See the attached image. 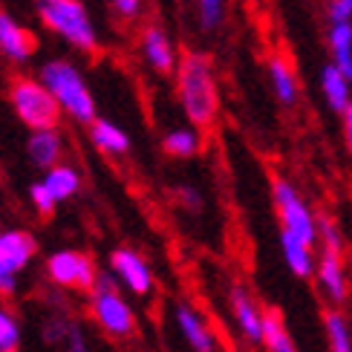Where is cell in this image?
Listing matches in <instances>:
<instances>
[{
    "mask_svg": "<svg viewBox=\"0 0 352 352\" xmlns=\"http://www.w3.org/2000/svg\"><path fill=\"white\" fill-rule=\"evenodd\" d=\"M176 93L190 127H211L219 113L214 61L205 52H185L176 67Z\"/></svg>",
    "mask_w": 352,
    "mask_h": 352,
    "instance_id": "cell-1",
    "label": "cell"
},
{
    "mask_svg": "<svg viewBox=\"0 0 352 352\" xmlns=\"http://www.w3.org/2000/svg\"><path fill=\"white\" fill-rule=\"evenodd\" d=\"M228 300H231V315L237 320V329L243 332V338L248 344H263V315H266V309H260L257 300L240 283L231 286Z\"/></svg>",
    "mask_w": 352,
    "mask_h": 352,
    "instance_id": "cell-11",
    "label": "cell"
},
{
    "mask_svg": "<svg viewBox=\"0 0 352 352\" xmlns=\"http://www.w3.org/2000/svg\"><path fill=\"white\" fill-rule=\"evenodd\" d=\"M110 272L122 286H127L133 295L144 298L153 289V272L139 252L133 248H116L110 254Z\"/></svg>",
    "mask_w": 352,
    "mask_h": 352,
    "instance_id": "cell-9",
    "label": "cell"
},
{
    "mask_svg": "<svg viewBox=\"0 0 352 352\" xmlns=\"http://www.w3.org/2000/svg\"><path fill=\"white\" fill-rule=\"evenodd\" d=\"M41 84L52 93L64 116H69L72 122L90 127L96 116V96L90 90V84L81 76V69L69 61V58H50L38 69Z\"/></svg>",
    "mask_w": 352,
    "mask_h": 352,
    "instance_id": "cell-2",
    "label": "cell"
},
{
    "mask_svg": "<svg viewBox=\"0 0 352 352\" xmlns=\"http://www.w3.org/2000/svg\"><path fill=\"white\" fill-rule=\"evenodd\" d=\"M26 156L35 168L50 170L55 165H61L64 156V139L58 130H41V133H29L26 139Z\"/></svg>",
    "mask_w": 352,
    "mask_h": 352,
    "instance_id": "cell-15",
    "label": "cell"
},
{
    "mask_svg": "<svg viewBox=\"0 0 352 352\" xmlns=\"http://www.w3.org/2000/svg\"><path fill=\"white\" fill-rule=\"evenodd\" d=\"M9 104L14 116L21 119L29 133H41V130H58L61 124V107L52 98V93L41 84V78H26L18 76L9 84Z\"/></svg>",
    "mask_w": 352,
    "mask_h": 352,
    "instance_id": "cell-4",
    "label": "cell"
},
{
    "mask_svg": "<svg viewBox=\"0 0 352 352\" xmlns=\"http://www.w3.org/2000/svg\"><path fill=\"white\" fill-rule=\"evenodd\" d=\"M90 139L93 144L101 151V153H107V156H124L130 151V133L124 127H119L116 122L110 119H98L90 124Z\"/></svg>",
    "mask_w": 352,
    "mask_h": 352,
    "instance_id": "cell-19",
    "label": "cell"
},
{
    "mask_svg": "<svg viewBox=\"0 0 352 352\" xmlns=\"http://www.w3.org/2000/svg\"><path fill=\"white\" fill-rule=\"evenodd\" d=\"M173 318H176V327H179L185 344L194 352H217V338L211 327L205 324V318L190 303H176Z\"/></svg>",
    "mask_w": 352,
    "mask_h": 352,
    "instance_id": "cell-13",
    "label": "cell"
},
{
    "mask_svg": "<svg viewBox=\"0 0 352 352\" xmlns=\"http://www.w3.org/2000/svg\"><path fill=\"white\" fill-rule=\"evenodd\" d=\"M202 148V136L197 127H173L162 136V151L168 156H176V159H190L197 156Z\"/></svg>",
    "mask_w": 352,
    "mask_h": 352,
    "instance_id": "cell-22",
    "label": "cell"
},
{
    "mask_svg": "<svg viewBox=\"0 0 352 352\" xmlns=\"http://www.w3.org/2000/svg\"><path fill=\"white\" fill-rule=\"evenodd\" d=\"M110 6H113V12L119 14V18L133 21V18H139V14H142L144 0H110Z\"/></svg>",
    "mask_w": 352,
    "mask_h": 352,
    "instance_id": "cell-29",
    "label": "cell"
},
{
    "mask_svg": "<svg viewBox=\"0 0 352 352\" xmlns=\"http://www.w3.org/2000/svg\"><path fill=\"white\" fill-rule=\"evenodd\" d=\"M269 81H272V93H274V98L280 101L283 107L298 104L300 87H298L295 69H292V64L286 61V58H280V55L269 58Z\"/></svg>",
    "mask_w": 352,
    "mask_h": 352,
    "instance_id": "cell-18",
    "label": "cell"
},
{
    "mask_svg": "<svg viewBox=\"0 0 352 352\" xmlns=\"http://www.w3.org/2000/svg\"><path fill=\"white\" fill-rule=\"evenodd\" d=\"M67 332H69V324L67 320H50L47 327H43V341H50V344H55V341H61V338H67Z\"/></svg>",
    "mask_w": 352,
    "mask_h": 352,
    "instance_id": "cell-31",
    "label": "cell"
},
{
    "mask_svg": "<svg viewBox=\"0 0 352 352\" xmlns=\"http://www.w3.org/2000/svg\"><path fill=\"white\" fill-rule=\"evenodd\" d=\"M349 87L352 81L344 76V72L338 67H332L327 64L324 69H320V93H324V101H327V107L332 113H338L344 116L346 107L352 104V93H349Z\"/></svg>",
    "mask_w": 352,
    "mask_h": 352,
    "instance_id": "cell-17",
    "label": "cell"
},
{
    "mask_svg": "<svg viewBox=\"0 0 352 352\" xmlns=\"http://www.w3.org/2000/svg\"><path fill=\"white\" fill-rule=\"evenodd\" d=\"M327 18H329V26L332 23H352V0H329Z\"/></svg>",
    "mask_w": 352,
    "mask_h": 352,
    "instance_id": "cell-28",
    "label": "cell"
},
{
    "mask_svg": "<svg viewBox=\"0 0 352 352\" xmlns=\"http://www.w3.org/2000/svg\"><path fill=\"white\" fill-rule=\"evenodd\" d=\"M41 182L47 185V190L55 197V202H67V199H72L81 190V173H78L76 165L61 162V165H55L50 170H43Z\"/></svg>",
    "mask_w": 352,
    "mask_h": 352,
    "instance_id": "cell-20",
    "label": "cell"
},
{
    "mask_svg": "<svg viewBox=\"0 0 352 352\" xmlns=\"http://www.w3.org/2000/svg\"><path fill=\"white\" fill-rule=\"evenodd\" d=\"M139 50L142 58L148 61V67L159 76H176V67H179V55H176V47L170 35L165 32L162 26H144L142 35H139Z\"/></svg>",
    "mask_w": 352,
    "mask_h": 352,
    "instance_id": "cell-10",
    "label": "cell"
},
{
    "mask_svg": "<svg viewBox=\"0 0 352 352\" xmlns=\"http://www.w3.org/2000/svg\"><path fill=\"white\" fill-rule=\"evenodd\" d=\"M38 254V243L23 228L0 231V295H14L18 274L32 263Z\"/></svg>",
    "mask_w": 352,
    "mask_h": 352,
    "instance_id": "cell-7",
    "label": "cell"
},
{
    "mask_svg": "<svg viewBox=\"0 0 352 352\" xmlns=\"http://www.w3.org/2000/svg\"><path fill=\"white\" fill-rule=\"evenodd\" d=\"M228 3L226 0H197V21L202 32H217L226 23Z\"/></svg>",
    "mask_w": 352,
    "mask_h": 352,
    "instance_id": "cell-25",
    "label": "cell"
},
{
    "mask_svg": "<svg viewBox=\"0 0 352 352\" xmlns=\"http://www.w3.org/2000/svg\"><path fill=\"white\" fill-rule=\"evenodd\" d=\"M18 344H21L18 318L0 306V352H18Z\"/></svg>",
    "mask_w": 352,
    "mask_h": 352,
    "instance_id": "cell-26",
    "label": "cell"
},
{
    "mask_svg": "<svg viewBox=\"0 0 352 352\" xmlns=\"http://www.w3.org/2000/svg\"><path fill=\"white\" fill-rule=\"evenodd\" d=\"M327 41H329V55H332L329 64L338 67L352 81V23H332Z\"/></svg>",
    "mask_w": 352,
    "mask_h": 352,
    "instance_id": "cell-21",
    "label": "cell"
},
{
    "mask_svg": "<svg viewBox=\"0 0 352 352\" xmlns=\"http://www.w3.org/2000/svg\"><path fill=\"white\" fill-rule=\"evenodd\" d=\"M341 124H344V139H346V151L352 153V104L346 107V113L341 116Z\"/></svg>",
    "mask_w": 352,
    "mask_h": 352,
    "instance_id": "cell-33",
    "label": "cell"
},
{
    "mask_svg": "<svg viewBox=\"0 0 352 352\" xmlns=\"http://www.w3.org/2000/svg\"><path fill=\"white\" fill-rule=\"evenodd\" d=\"M315 277H318L320 292H324L335 306L346 300V272H344L341 252H335V248H320Z\"/></svg>",
    "mask_w": 352,
    "mask_h": 352,
    "instance_id": "cell-12",
    "label": "cell"
},
{
    "mask_svg": "<svg viewBox=\"0 0 352 352\" xmlns=\"http://www.w3.org/2000/svg\"><path fill=\"white\" fill-rule=\"evenodd\" d=\"M29 199H32V205H35V211L41 214V217H50L55 208H58V202H55V197L47 190V185H43L41 179L38 182H32L29 185Z\"/></svg>",
    "mask_w": 352,
    "mask_h": 352,
    "instance_id": "cell-27",
    "label": "cell"
},
{
    "mask_svg": "<svg viewBox=\"0 0 352 352\" xmlns=\"http://www.w3.org/2000/svg\"><path fill=\"white\" fill-rule=\"evenodd\" d=\"M324 329H327L329 352H352V329L338 309L324 312Z\"/></svg>",
    "mask_w": 352,
    "mask_h": 352,
    "instance_id": "cell-24",
    "label": "cell"
},
{
    "mask_svg": "<svg viewBox=\"0 0 352 352\" xmlns=\"http://www.w3.org/2000/svg\"><path fill=\"white\" fill-rule=\"evenodd\" d=\"M67 352H90V346H87V338H84V332L78 324H69V332H67Z\"/></svg>",
    "mask_w": 352,
    "mask_h": 352,
    "instance_id": "cell-30",
    "label": "cell"
},
{
    "mask_svg": "<svg viewBox=\"0 0 352 352\" xmlns=\"http://www.w3.org/2000/svg\"><path fill=\"white\" fill-rule=\"evenodd\" d=\"M263 346L269 352H298L277 309H266V315H263Z\"/></svg>",
    "mask_w": 352,
    "mask_h": 352,
    "instance_id": "cell-23",
    "label": "cell"
},
{
    "mask_svg": "<svg viewBox=\"0 0 352 352\" xmlns=\"http://www.w3.org/2000/svg\"><path fill=\"white\" fill-rule=\"evenodd\" d=\"M47 274L55 286L64 289H78V292H93L98 272L96 263L87 257L84 252H76V248H61V252H52L47 257Z\"/></svg>",
    "mask_w": 352,
    "mask_h": 352,
    "instance_id": "cell-8",
    "label": "cell"
},
{
    "mask_svg": "<svg viewBox=\"0 0 352 352\" xmlns=\"http://www.w3.org/2000/svg\"><path fill=\"white\" fill-rule=\"evenodd\" d=\"M179 199H182V205H188V211H199V208H202L199 190L190 188V185H182V188H179Z\"/></svg>",
    "mask_w": 352,
    "mask_h": 352,
    "instance_id": "cell-32",
    "label": "cell"
},
{
    "mask_svg": "<svg viewBox=\"0 0 352 352\" xmlns=\"http://www.w3.org/2000/svg\"><path fill=\"white\" fill-rule=\"evenodd\" d=\"M38 21L78 52L98 50V29L84 0H32Z\"/></svg>",
    "mask_w": 352,
    "mask_h": 352,
    "instance_id": "cell-3",
    "label": "cell"
},
{
    "mask_svg": "<svg viewBox=\"0 0 352 352\" xmlns=\"http://www.w3.org/2000/svg\"><path fill=\"white\" fill-rule=\"evenodd\" d=\"M280 252H283V260H286V266L289 272L295 274V277H312L315 269H318V257H315V245L309 243H303L298 237H292V234L280 231Z\"/></svg>",
    "mask_w": 352,
    "mask_h": 352,
    "instance_id": "cell-16",
    "label": "cell"
},
{
    "mask_svg": "<svg viewBox=\"0 0 352 352\" xmlns=\"http://www.w3.org/2000/svg\"><path fill=\"white\" fill-rule=\"evenodd\" d=\"M90 309L98 327L113 338H130L136 332V315L130 309V303L122 298L113 272H98L96 289L90 292Z\"/></svg>",
    "mask_w": 352,
    "mask_h": 352,
    "instance_id": "cell-5",
    "label": "cell"
},
{
    "mask_svg": "<svg viewBox=\"0 0 352 352\" xmlns=\"http://www.w3.org/2000/svg\"><path fill=\"white\" fill-rule=\"evenodd\" d=\"M0 55L12 64H26L35 55V41L9 12H0Z\"/></svg>",
    "mask_w": 352,
    "mask_h": 352,
    "instance_id": "cell-14",
    "label": "cell"
},
{
    "mask_svg": "<svg viewBox=\"0 0 352 352\" xmlns=\"http://www.w3.org/2000/svg\"><path fill=\"white\" fill-rule=\"evenodd\" d=\"M272 199H274L277 219H280V231H286L292 237H298L309 245H318V217L312 214V208L300 197V190L289 179H283V176H274L272 179Z\"/></svg>",
    "mask_w": 352,
    "mask_h": 352,
    "instance_id": "cell-6",
    "label": "cell"
}]
</instances>
